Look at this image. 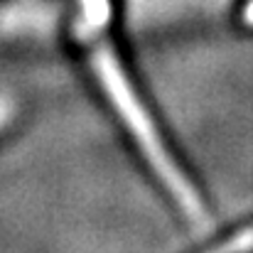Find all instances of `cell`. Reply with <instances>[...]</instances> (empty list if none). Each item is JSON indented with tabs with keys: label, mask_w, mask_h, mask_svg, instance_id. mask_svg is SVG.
I'll return each instance as SVG.
<instances>
[{
	"label": "cell",
	"mask_w": 253,
	"mask_h": 253,
	"mask_svg": "<svg viewBox=\"0 0 253 253\" xmlns=\"http://www.w3.org/2000/svg\"><path fill=\"white\" fill-rule=\"evenodd\" d=\"M216 249H224V251H229V249H253V226L244 229V231H236V236H231L224 244H216Z\"/></svg>",
	"instance_id": "cell-1"
}]
</instances>
